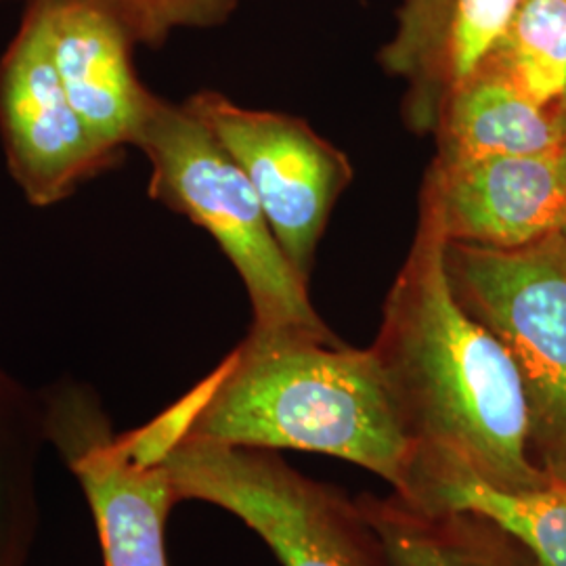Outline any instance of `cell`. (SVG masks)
I'll return each mask as SVG.
<instances>
[{
  "label": "cell",
  "instance_id": "9a60e30c",
  "mask_svg": "<svg viewBox=\"0 0 566 566\" xmlns=\"http://www.w3.org/2000/svg\"><path fill=\"white\" fill-rule=\"evenodd\" d=\"M42 407L0 369V566H28L39 526Z\"/></svg>",
  "mask_w": 566,
  "mask_h": 566
},
{
  "label": "cell",
  "instance_id": "52a82bcc",
  "mask_svg": "<svg viewBox=\"0 0 566 566\" xmlns=\"http://www.w3.org/2000/svg\"><path fill=\"white\" fill-rule=\"evenodd\" d=\"M185 105L242 166L283 254L308 282L329 214L355 177L346 154L303 118L243 107L217 91Z\"/></svg>",
  "mask_w": 566,
  "mask_h": 566
},
{
  "label": "cell",
  "instance_id": "6da1fadb",
  "mask_svg": "<svg viewBox=\"0 0 566 566\" xmlns=\"http://www.w3.org/2000/svg\"><path fill=\"white\" fill-rule=\"evenodd\" d=\"M446 243L434 206L420 198L416 238L369 346L413 462L455 468L506 491L549 485L531 451L521 371L506 346L455 301Z\"/></svg>",
  "mask_w": 566,
  "mask_h": 566
},
{
  "label": "cell",
  "instance_id": "ac0fdd59",
  "mask_svg": "<svg viewBox=\"0 0 566 566\" xmlns=\"http://www.w3.org/2000/svg\"><path fill=\"white\" fill-rule=\"evenodd\" d=\"M563 235H565V238H566V224H565V229H563Z\"/></svg>",
  "mask_w": 566,
  "mask_h": 566
},
{
  "label": "cell",
  "instance_id": "5bb4252c",
  "mask_svg": "<svg viewBox=\"0 0 566 566\" xmlns=\"http://www.w3.org/2000/svg\"><path fill=\"white\" fill-rule=\"evenodd\" d=\"M397 493L420 506L481 512L518 537L539 565L566 566V481L506 491L455 468L413 462Z\"/></svg>",
  "mask_w": 566,
  "mask_h": 566
},
{
  "label": "cell",
  "instance_id": "3957f363",
  "mask_svg": "<svg viewBox=\"0 0 566 566\" xmlns=\"http://www.w3.org/2000/svg\"><path fill=\"white\" fill-rule=\"evenodd\" d=\"M135 149L149 166L147 196L203 229L238 271L252 306L250 332L340 343L283 254L242 166L185 103L156 95Z\"/></svg>",
  "mask_w": 566,
  "mask_h": 566
},
{
  "label": "cell",
  "instance_id": "8992f818",
  "mask_svg": "<svg viewBox=\"0 0 566 566\" xmlns=\"http://www.w3.org/2000/svg\"><path fill=\"white\" fill-rule=\"evenodd\" d=\"M42 420L46 441L86 495L103 566H170L166 521L179 497L164 451L143 428L116 434L86 386H57L42 405Z\"/></svg>",
  "mask_w": 566,
  "mask_h": 566
},
{
  "label": "cell",
  "instance_id": "4fadbf2b",
  "mask_svg": "<svg viewBox=\"0 0 566 566\" xmlns=\"http://www.w3.org/2000/svg\"><path fill=\"white\" fill-rule=\"evenodd\" d=\"M392 566H542L507 528L485 514L460 507H428L397 491L357 497Z\"/></svg>",
  "mask_w": 566,
  "mask_h": 566
},
{
  "label": "cell",
  "instance_id": "8fae6325",
  "mask_svg": "<svg viewBox=\"0 0 566 566\" xmlns=\"http://www.w3.org/2000/svg\"><path fill=\"white\" fill-rule=\"evenodd\" d=\"M41 2L67 99L97 142L124 158L139 139L156 99L135 70L137 44L120 18L99 0Z\"/></svg>",
  "mask_w": 566,
  "mask_h": 566
},
{
  "label": "cell",
  "instance_id": "9c48e42d",
  "mask_svg": "<svg viewBox=\"0 0 566 566\" xmlns=\"http://www.w3.org/2000/svg\"><path fill=\"white\" fill-rule=\"evenodd\" d=\"M420 198L434 206L447 242L523 248L565 229V151L432 163Z\"/></svg>",
  "mask_w": 566,
  "mask_h": 566
},
{
  "label": "cell",
  "instance_id": "7c38bea8",
  "mask_svg": "<svg viewBox=\"0 0 566 566\" xmlns=\"http://www.w3.org/2000/svg\"><path fill=\"white\" fill-rule=\"evenodd\" d=\"M434 164L474 163L565 149L566 105H539L486 57L447 105Z\"/></svg>",
  "mask_w": 566,
  "mask_h": 566
},
{
  "label": "cell",
  "instance_id": "ba28073f",
  "mask_svg": "<svg viewBox=\"0 0 566 566\" xmlns=\"http://www.w3.org/2000/svg\"><path fill=\"white\" fill-rule=\"evenodd\" d=\"M0 142L7 170L34 208L70 200L124 160L72 107L51 53L41 0H32L0 57Z\"/></svg>",
  "mask_w": 566,
  "mask_h": 566
},
{
  "label": "cell",
  "instance_id": "5b68a950",
  "mask_svg": "<svg viewBox=\"0 0 566 566\" xmlns=\"http://www.w3.org/2000/svg\"><path fill=\"white\" fill-rule=\"evenodd\" d=\"M164 464L179 502L231 512L282 566H392L357 500L304 476L277 451L181 439Z\"/></svg>",
  "mask_w": 566,
  "mask_h": 566
},
{
  "label": "cell",
  "instance_id": "d6986e66",
  "mask_svg": "<svg viewBox=\"0 0 566 566\" xmlns=\"http://www.w3.org/2000/svg\"><path fill=\"white\" fill-rule=\"evenodd\" d=\"M563 151H565V160H566V145H565V149H563Z\"/></svg>",
  "mask_w": 566,
  "mask_h": 566
},
{
  "label": "cell",
  "instance_id": "30bf717a",
  "mask_svg": "<svg viewBox=\"0 0 566 566\" xmlns=\"http://www.w3.org/2000/svg\"><path fill=\"white\" fill-rule=\"evenodd\" d=\"M523 0H401L397 28L378 55L403 82L405 126L434 135L455 93L506 36Z\"/></svg>",
  "mask_w": 566,
  "mask_h": 566
},
{
  "label": "cell",
  "instance_id": "277c9868",
  "mask_svg": "<svg viewBox=\"0 0 566 566\" xmlns=\"http://www.w3.org/2000/svg\"><path fill=\"white\" fill-rule=\"evenodd\" d=\"M455 301L504 344L521 371L531 451L549 481H566V238L523 248L446 243Z\"/></svg>",
  "mask_w": 566,
  "mask_h": 566
},
{
  "label": "cell",
  "instance_id": "2e32d148",
  "mask_svg": "<svg viewBox=\"0 0 566 566\" xmlns=\"http://www.w3.org/2000/svg\"><path fill=\"white\" fill-rule=\"evenodd\" d=\"M489 60L528 99L566 105V0H523Z\"/></svg>",
  "mask_w": 566,
  "mask_h": 566
},
{
  "label": "cell",
  "instance_id": "e0dca14e",
  "mask_svg": "<svg viewBox=\"0 0 566 566\" xmlns=\"http://www.w3.org/2000/svg\"><path fill=\"white\" fill-rule=\"evenodd\" d=\"M4 2V0H0ZM120 18L137 46L160 49L182 30H210L233 18L242 0H99Z\"/></svg>",
  "mask_w": 566,
  "mask_h": 566
},
{
  "label": "cell",
  "instance_id": "7a4b0ae2",
  "mask_svg": "<svg viewBox=\"0 0 566 566\" xmlns=\"http://www.w3.org/2000/svg\"><path fill=\"white\" fill-rule=\"evenodd\" d=\"M210 378L182 439L324 453L403 491L413 446L371 348L248 332Z\"/></svg>",
  "mask_w": 566,
  "mask_h": 566
}]
</instances>
